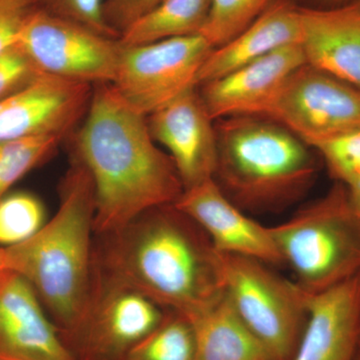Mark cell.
Returning <instances> with one entry per match:
<instances>
[{
  "instance_id": "1",
  "label": "cell",
  "mask_w": 360,
  "mask_h": 360,
  "mask_svg": "<svg viewBox=\"0 0 360 360\" xmlns=\"http://www.w3.org/2000/svg\"><path fill=\"white\" fill-rule=\"evenodd\" d=\"M94 269L188 321L224 293L222 255L174 203L96 236Z\"/></svg>"
},
{
  "instance_id": "2",
  "label": "cell",
  "mask_w": 360,
  "mask_h": 360,
  "mask_svg": "<svg viewBox=\"0 0 360 360\" xmlns=\"http://www.w3.org/2000/svg\"><path fill=\"white\" fill-rule=\"evenodd\" d=\"M75 153L96 191V236L120 229L156 206L174 205L184 191L172 158L158 148L141 115L110 84L94 86Z\"/></svg>"
},
{
  "instance_id": "3",
  "label": "cell",
  "mask_w": 360,
  "mask_h": 360,
  "mask_svg": "<svg viewBox=\"0 0 360 360\" xmlns=\"http://www.w3.org/2000/svg\"><path fill=\"white\" fill-rule=\"evenodd\" d=\"M94 217V180L72 155L58 212L27 240L4 248L7 269L30 284L65 342L79 328L91 300Z\"/></svg>"
},
{
  "instance_id": "4",
  "label": "cell",
  "mask_w": 360,
  "mask_h": 360,
  "mask_svg": "<svg viewBox=\"0 0 360 360\" xmlns=\"http://www.w3.org/2000/svg\"><path fill=\"white\" fill-rule=\"evenodd\" d=\"M213 180L248 213L281 212L304 198L317 176L309 144L281 123L260 116L215 120Z\"/></svg>"
},
{
  "instance_id": "5",
  "label": "cell",
  "mask_w": 360,
  "mask_h": 360,
  "mask_svg": "<svg viewBox=\"0 0 360 360\" xmlns=\"http://www.w3.org/2000/svg\"><path fill=\"white\" fill-rule=\"evenodd\" d=\"M271 231L283 264L307 292L328 290L360 272V217L338 182Z\"/></svg>"
},
{
  "instance_id": "6",
  "label": "cell",
  "mask_w": 360,
  "mask_h": 360,
  "mask_svg": "<svg viewBox=\"0 0 360 360\" xmlns=\"http://www.w3.org/2000/svg\"><path fill=\"white\" fill-rule=\"evenodd\" d=\"M222 284L232 309L274 359H292L307 322V292L269 264L238 255H222Z\"/></svg>"
},
{
  "instance_id": "7",
  "label": "cell",
  "mask_w": 360,
  "mask_h": 360,
  "mask_svg": "<svg viewBox=\"0 0 360 360\" xmlns=\"http://www.w3.org/2000/svg\"><path fill=\"white\" fill-rule=\"evenodd\" d=\"M212 49L201 34L122 44L110 84L132 110L149 116L198 86V73Z\"/></svg>"
},
{
  "instance_id": "8",
  "label": "cell",
  "mask_w": 360,
  "mask_h": 360,
  "mask_svg": "<svg viewBox=\"0 0 360 360\" xmlns=\"http://www.w3.org/2000/svg\"><path fill=\"white\" fill-rule=\"evenodd\" d=\"M16 46L40 73L91 85L112 84L122 44L75 21L35 8Z\"/></svg>"
},
{
  "instance_id": "9",
  "label": "cell",
  "mask_w": 360,
  "mask_h": 360,
  "mask_svg": "<svg viewBox=\"0 0 360 360\" xmlns=\"http://www.w3.org/2000/svg\"><path fill=\"white\" fill-rule=\"evenodd\" d=\"M165 314L146 295L94 269L89 309L65 345L77 360H120Z\"/></svg>"
},
{
  "instance_id": "10",
  "label": "cell",
  "mask_w": 360,
  "mask_h": 360,
  "mask_svg": "<svg viewBox=\"0 0 360 360\" xmlns=\"http://www.w3.org/2000/svg\"><path fill=\"white\" fill-rule=\"evenodd\" d=\"M266 118L311 148L360 130V89L305 63L288 78Z\"/></svg>"
},
{
  "instance_id": "11",
  "label": "cell",
  "mask_w": 360,
  "mask_h": 360,
  "mask_svg": "<svg viewBox=\"0 0 360 360\" xmlns=\"http://www.w3.org/2000/svg\"><path fill=\"white\" fill-rule=\"evenodd\" d=\"M94 85L40 75L0 101V141L39 134L66 135L86 115Z\"/></svg>"
},
{
  "instance_id": "12",
  "label": "cell",
  "mask_w": 360,
  "mask_h": 360,
  "mask_svg": "<svg viewBox=\"0 0 360 360\" xmlns=\"http://www.w3.org/2000/svg\"><path fill=\"white\" fill-rule=\"evenodd\" d=\"M153 139L167 149L184 189L212 179L217 167L215 122L198 86L148 116Z\"/></svg>"
},
{
  "instance_id": "13",
  "label": "cell",
  "mask_w": 360,
  "mask_h": 360,
  "mask_svg": "<svg viewBox=\"0 0 360 360\" xmlns=\"http://www.w3.org/2000/svg\"><path fill=\"white\" fill-rule=\"evenodd\" d=\"M174 205L200 225L220 255L283 264L271 227L259 224L234 205L213 179L184 189Z\"/></svg>"
},
{
  "instance_id": "14",
  "label": "cell",
  "mask_w": 360,
  "mask_h": 360,
  "mask_svg": "<svg viewBox=\"0 0 360 360\" xmlns=\"http://www.w3.org/2000/svg\"><path fill=\"white\" fill-rule=\"evenodd\" d=\"M303 65L300 44L288 45L198 85V91L214 122L236 116L267 117L281 87Z\"/></svg>"
},
{
  "instance_id": "15",
  "label": "cell",
  "mask_w": 360,
  "mask_h": 360,
  "mask_svg": "<svg viewBox=\"0 0 360 360\" xmlns=\"http://www.w3.org/2000/svg\"><path fill=\"white\" fill-rule=\"evenodd\" d=\"M307 322L290 360L356 359L360 347V272L328 290L307 292Z\"/></svg>"
},
{
  "instance_id": "16",
  "label": "cell",
  "mask_w": 360,
  "mask_h": 360,
  "mask_svg": "<svg viewBox=\"0 0 360 360\" xmlns=\"http://www.w3.org/2000/svg\"><path fill=\"white\" fill-rule=\"evenodd\" d=\"M0 360H77L30 284L13 272L0 288Z\"/></svg>"
},
{
  "instance_id": "17",
  "label": "cell",
  "mask_w": 360,
  "mask_h": 360,
  "mask_svg": "<svg viewBox=\"0 0 360 360\" xmlns=\"http://www.w3.org/2000/svg\"><path fill=\"white\" fill-rule=\"evenodd\" d=\"M300 14L305 63L360 89V0Z\"/></svg>"
},
{
  "instance_id": "18",
  "label": "cell",
  "mask_w": 360,
  "mask_h": 360,
  "mask_svg": "<svg viewBox=\"0 0 360 360\" xmlns=\"http://www.w3.org/2000/svg\"><path fill=\"white\" fill-rule=\"evenodd\" d=\"M300 6L293 0H276L257 20L226 44L215 47L198 73L203 84L288 45L300 44Z\"/></svg>"
},
{
  "instance_id": "19",
  "label": "cell",
  "mask_w": 360,
  "mask_h": 360,
  "mask_svg": "<svg viewBox=\"0 0 360 360\" xmlns=\"http://www.w3.org/2000/svg\"><path fill=\"white\" fill-rule=\"evenodd\" d=\"M195 360H276L246 328L224 292L193 321Z\"/></svg>"
},
{
  "instance_id": "20",
  "label": "cell",
  "mask_w": 360,
  "mask_h": 360,
  "mask_svg": "<svg viewBox=\"0 0 360 360\" xmlns=\"http://www.w3.org/2000/svg\"><path fill=\"white\" fill-rule=\"evenodd\" d=\"M210 0H161L120 37L124 45H139L200 34Z\"/></svg>"
},
{
  "instance_id": "21",
  "label": "cell",
  "mask_w": 360,
  "mask_h": 360,
  "mask_svg": "<svg viewBox=\"0 0 360 360\" xmlns=\"http://www.w3.org/2000/svg\"><path fill=\"white\" fill-rule=\"evenodd\" d=\"M195 356L193 324L182 315L167 312L160 326L120 360H195Z\"/></svg>"
},
{
  "instance_id": "22",
  "label": "cell",
  "mask_w": 360,
  "mask_h": 360,
  "mask_svg": "<svg viewBox=\"0 0 360 360\" xmlns=\"http://www.w3.org/2000/svg\"><path fill=\"white\" fill-rule=\"evenodd\" d=\"M65 137L39 134L0 141V200L21 177L47 160Z\"/></svg>"
},
{
  "instance_id": "23",
  "label": "cell",
  "mask_w": 360,
  "mask_h": 360,
  "mask_svg": "<svg viewBox=\"0 0 360 360\" xmlns=\"http://www.w3.org/2000/svg\"><path fill=\"white\" fill-rule=\"evenodd\" d=\"M276 0H210L200 34L213 49L226 44L264 13Z\"/></svg>"
},
{
  "instance_id": "24",
  "label": "cell",
  "mask_w": 360,
  "mask_h": 360,
  "mask_svg": "<svg viewBox=\"0 0 360 360\" xmlns=\"http://www.w3.org/2000/svg\"><path fill=\"white\" fill-rule=\"evenodd\" d=\"M44 206L32 193H18L0 200V246L27 240L46 224Z\"/></svg>"
},
{
  "instance_id": "25",
  "label": "cell",
  "mask_w": 360,
  "mask_h": 360,
  "mask_svg": "<svg viewBox=\"0 0 360 360\" xmlns=\"http://www.w3.org/2000/svg\"><path fill=\"white\" fill-rule=\"evenodd\" d=\"M311 148L338 184L348 186L360 179V130L317 142Z\"/></svg>"
},
{
  "instance_id": "26",
  "label": "cell",
  "mask_w": 360,
  "mask_h": 360,
  "mask_svg": "<svg viewBox=\"0 0 360 360\" xmlns=\"http://www.w3.org/2000/svg\"><path fill=\"white\" fill-rule=\"evenodd\" d=\"M37 8L52 15L75 21L97 33L120 39L103 18V0H35Z\"/></svg>"
},
{
  "instance_id": "27",
  "label": "cell",
  "mask_w": 360,
  "mask_h": 360,
  "mask_svg": "<svg viewBox=\"0 0 360 360\" xmlns=\"http://www.w3.org/2000/svg\"><path fill=\"white\" fill-rule=\"evenodd\" d=\"M39 70L16 45L0 53V101L16 94L39 77Z\"/></svg>"
},
{
  "instance_id": "28",
  "label": "cell",
  "mask_w": 360,
  "mask_h": 360,
  "mask_svg": "<svg viewBox=\"0 0 360 360\" xmlns=\"http://www.w3.org/2000/svg\"><path fill=\"white\" fill-rule=\"evenodd\" d=\"M161 0H103V18L118 37L141 20Z\"/></svg>"
},
{
  "instance_id": "29",
  "label": "cell",
  "mask_w": 360,
  "mask_h": 360,
  "mask_svg": "<svg viewBox=\"0 0 360 360\" xmlns=\"http://www.w3.org/2000/svg\"><path fill=\"white\" fill-rule=\"evenodd\" d=\"M37 7L35 0H0V53L16 45L25 21Z\"/></svg>"
},
{
  "instance_id": "30",
  "label": "cell",
  "mask_w": 360,
  "mask_h": 360,
  "mask_svg": "<svg viewBox=\"0 0 360 360\" xmlns=\"http://www.w3.org/2000/svg\"><path fill=\"white\" fill-rule=\"evenodd\" d=\"M300 7L305 8H333L345 6L354 0H293Z\"/></svg>"
},
{
  "instance_id": "31",
  "label": "cell",
  "mask_w": 360,
  "mask_h": 360,
  "mask_svg": "<svg viewBox=\"0 0 360 360\" xmlns=\"http://www.w3.org/2000/svg\"><path fill=\"white\" fill-rule=\"evenodd\" d=\"M345 188L347 189L348 195H349L354 210L360 217V179L350 186H345Z\"/></svg>"
},
{
  "instance_id": "32",
  "label": "cell",
  "mask_w": 360,
  "mask_h": 360,
  "mask_svg": "<svg viewBox=\"0 0 360 360\" xmlns=\"http://www.w3.org/2000/svg\"><path fill=\"white\" fill-rule=\"evenodd\" d=\"M11 274V271H9L8 269H7L6 260H4V248L0 246V288H1L2 284L4 283V281H6L7 277Z\"/></svg>"
},
{
  "instance_id": "33",
  "label": "cell",
  "mask_w": 360,
  "mask_h": 360,
  "mask_svg": "<svg viewBox=\"0 0 360 360\" xmlns=\"http://www.w3.org/2000/svg\"><path fill=\"white\" fill-rule=\"evenodd\" d=\"M355 360H360V347H359V352H357L356 359H355Z\"/></svg>"
}]
</instances>
